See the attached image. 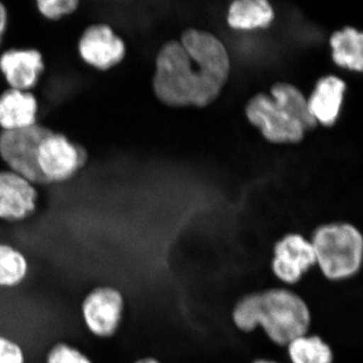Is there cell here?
<instances>
[{"instance_id":"5bb4252c","label":"cell","mask_w":363,"mask_h":363,"mask_svg":"<svg viewBox=\"0 0 363 363\" xmlns=\"http://www.w3.org/2000/svg\"><path fill=\"white\" fill-rule=\"evenodd\" d=\"M274 20V9L266 0H238L227 13V23L235 30L269 28Z\"/></svg>"},{"instance_id":"603a6c76","label":"cell","mask_w":363,"mask_h":363,"mask_svg":"<svg viewBox=\"0 0 363 363\" xmlns=\"http://www.w3.org/2000/svg\"><path fill=\"white\" fill-rule=\"evenodd\" d=\"M135 363H161L154 357H143L136 360Z\"/></svg>"},{"instance_id":"ffe728a7","label":"cell","mask_w":363,"mask_h":363,"mask_svg":"<svg viewBox=\"0 0 363 363\" xmlns=\"http://www.w3.org/2000/svg\"><path fill=\"white\" fill-rule=\"evenodd\" d=\"M38 9L45 18L52 21H58L68 14L73 13L77 9V0H40Z\"/></svg>"},{"instance_id":"cb8c5ba5","label":"cell","mask_w":363,"mask_h":363,"mask_svg":"<svg viewBox=\"0 0 363 363\" xmlns=\"http://www.w3.org/2000/svg\"><path fill=\"white\" fill-rule=\"evenodd\" d=\"M255 363H278V362H269V360H257V362H255Z\"/></svg>"},{"instance_id":"3957f363","label":"cell","mask_w":363,"mask_h":363,"mask_svg":"<svg viewBox=\"0 0 363 363\" xmlns=\"http://www.w3.org/2000/svg\"><path fill=\"white\" fill-rule=\"evenodd\" d=\"M316 264L327 279L343 281L362 267L363 240L357 227L330 223L318 227L312 236Z\"/></svg>"},{"instance_id":"ba28073f","label":"cell","mask_w":363,"mask_h":363,"mask_svg":"<svg viewBox=\"0 0 363 363\" xmlns=\"http://www.w3.org/2000/svg\"><path fill=\"white\" fill-rule=\"evenodd\" d=\"M272 269L277 278L296 284L316 264L311 241L301 234H288L274 245Z\"/></svg>"},{"instance_id":"277c9868","label":"cell","mask_w":363,"mask_h":363,"mask_svg":"<svg viewBox=\"0 0 363 363\" xmlns=\"http://www.w3.org/2000/svg\"><path fill=\"white\" fill-rule=\"evenodd\" d=\"M52 130L39 124L2 130L0 156L11 172L33 184H47L39 167V152L43 140Z\"/></svg>"},{"instance_id":"7a4b0ae2","label":"cell","mask_w":363,"mask_h":363,"mask_svg":"<svg viewBox=\"0 0 363 363\" xmlns=\"http://www.w3.org/2000/svg\"><path fill=\"white\" fill-rule=\"evenodd\" d=\"M233 317L240 330L250 332L262 326L279 345H288L304 335L311 324V313L305 301L285 289L245 296L236 304Z\"/></svg>"},{"instance_id":"52a82bcc","label":"cell","mask_w":363,"mask_h":363,"mask_svg":"<svg viewBox=\"0 0 363 363\" xmlns=\"http://www.w3.org/2000/svg\"><path fill=\"white\" fill-rule=\"evenodd\" d=\"M86 161L87 154L84 149L60 133L52 131L40 145L39 167L47 184L69 180L84 166Z\"/></svg>"},{"instance_id":"8992f818","label":"cell","mask_w":363,"mask_h":363,"mask_svg":"<svg viewBox=\"0 0 363 363\" xmlns=\"http://www.w3.org/2000/svg\"><path fill=\"white\" fill-rule=\"evenodd\" d=\"M245 114L250 123L259 128L269 142L298 143L304 138L306 131L303 126L264 93L250 98Z\"/></svg>"},{"instance_id":"d6986e66","label":"cell","mask_w":363,"mask_h":363,"mask_svg":"<svg viewBox=\"0 0 363 363\" xmlns=\"http://www.w3.org/2000/svg\"><path fill=\"white\" fill-rule=\"evenodd\" d=\"M45 363H94L89 355L77 346L60 341L50 348L45 357Z\"/></svg>"},{"instance_id":"5b68a950","label":"cell","mask_w":363,"mask_h":363,"mask_svg":"<svg viewBox=\"0 0 363 363\" xmlns=\"http://www.w3.org/2000/svg\"><path fill=\"white\" fill-rule=\"evenodd\" d=\"M83 324L91 335L111 339L123 322L125 298L113 286H97L83 298L80 307Z\"/></svg>"},{"instance_id":"9c48e42d","label":"cell","mask_w":363,"mask_h":363,"mask_svg":"<svg viewBox=\"0 0 363 363\" xmlns=\"http://www.w3.org/2000/svg\"><path fill=\"white\" fill-rule=\"evenodd\" d=\"M79 52L86 63L104 71L123 61L125 45L111 26L93 25L83 33Z\"/></svg>"},{"instance_id":"7402d4cb","label":"cell","mask_w":363,"mask_h":363,"mask_svg":"<svg viewBox=\"0 0 363 363\" xmlns=\"http://www.w3.org/2000/svg\"><path fill=\"white\" fill-rule=\"evenodd\" d=\"M7 25V13L6 6L0 2V44L2 42L4 32H6Z\"/></svg>"},{"instance_id":"2e32d148","label":"cell","mask_w":363,"mask_h":363,"mask_svg":"<svg viewBox=\"0 0 363 363\" xmlns=\"http://www.w3.org/2000/svg\"><path fill=\"white\" fill-rule=\"evenodd\" d=\"M271 97L286 113L297 121L305 131L317 128V121L308 108L307 98L296 86L286 82L276 83L271 88Z\"/></svg>"},{"instance_id":"44dd1931","label":"cell","mask_w":363,"mask_h":363,"mask_svg":"<svg viewBox=\"0 0 363 363\" xmlns=\"http://www.w3.org/2000/svg\"><path fill=\"white\" fill-rule=\"evenodd\" d=\"M0 363H26L23 346L13 339L0 335Z\"/></svg>"},{"instance_id":"30bf717a","label":"cell","mask_w":363,"mask_h":363,"mask_svg":"<svg viewBox=\"0 0 363 363\" xmlns=\"http://www.w3.org/2000/svg\"><path fill=\"white\" fill-rule=\"evenodd\" d=\"M38 205V191L30 182L13 172H0V220L23 221Z\"/></svg>"},{"instance_id":"e0dca14e","label":"cell","mask_w":363,"mask_h":363,"mask_svg":"<svg viewBox=\"0 0 363 363\" xmlns=\"http://www.w3.org/2000/svg\"><path fill=\"white\" fill-rule=\"evenodd\" d=\"M28 272L30 264L25 253L9 243H0V289L21 286Z\"/></svg>"},{"instance_id":"4fadbf2b","label":"cell","mask_w":363,"mask_h":363,"mask_svg":"<svg viewBox=\"0 0 363 363\" xmlns=\"http://www.w3.org/2000/svg\"><path fill=\"white\" fill-rule=\"evenodd\" d=\"M38 102L28 91L9 89L0 95V126L4 130H20L37 121Z\"/></svg>"},{"instance_id":"6da1fadb","label":"cell","mask_w":363,"mask_h":363,"mask_svg":"<svg viewBox=\"0 0 363 363\" xmlns=\"http://www.w3.org/2000/svg\"><path fill=\"white\" fill-rule=\"evenodd\" d=\"M230 67L228 52L218 38L189 28L180 40H169L160 50L154 91L169 106H207L220 95Z\"/></svg>"},{"instance_id":"8fae6325","label":"cell","mask_w":363,"mask_h":363,"mask_svg":"<svg viewBox=\"0 0 363 363\" xmlns=\"http://www.w3.org/2000/svg\"><path fill=\"white\" fill-rule=\"evenodd\" d=\"M44 68L42 55L37 50H11L0 57V70L11 89H32Z\"/></svg>"},{"instance_id":"9a60e30c","label":"cell","mask_w":363,"mask_h":363,"mask_svg":"<svg viewBox=\"0 0 363 363\" xmlns=\"http://www.w3.org/2000/svg\"><path fill=\"white\" fill-rule=\"evenodd\" d=\"M332 59L341 68L362 72L363 35L355 28L346 26L331 35Z\"/></svg>"},{"instance_id":"ac0fdd59","label":"cell","mask_w":363,"mask_h":363,"mask_svg":"<svg viewBox=\"0 0 363 363\" xmlns=\"http://www.w3.org/2000/svg\"><path fill=\"white\" fill-rule=\"evenodd\" d=\"M292 363H332L333 352L323 339L315 335L298 336L288 344Z\"/></svg>"},{"instance_id":"7c38bea8","label":"cell","mask_w":363,"mask_h":363,"mask_svg":"<svg viewBox=\"0 0 363 363\" xmlns=\"http://www.w3.org/2000/svg\"><path fill=\"white\" fill-rule=\"evenodd\" d=\"M345 90V83L336 76H325L317 81L307 104L318 124L330 128L336 123Z\"/></svg>"}]
</instances>
